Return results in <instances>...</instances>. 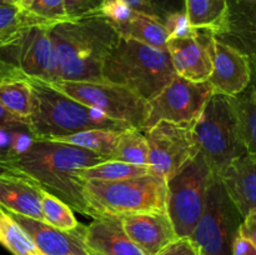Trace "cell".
<instances>
[{"label": "cell", "mask_w": 256, "mask_h": 255, "mask_svg": "<svg viewBox=\"0 0 256 255\" xmlns=\"http://www.w3.org/2000/svg\"><path fill=\"white\" fill-rule=\"evenodd\" d=\"M124 2H128L135 12H144V14L156 18L154 10H152V4H150V0H124Z\"/></svg>", "instance_id": "obj_41"}, {"label": "cell", "mask_w": 256, "mask_h": 255, "mask_svg": "<svg viewBox=\"0 0 256 255\" xmlns=\"http://www.w3.org/2000/svg\"><path fill=\"white\" fill-rule=\"evenodd\" d=\"M42 189L25 175L15 172L0 174V206L8 212L44 222Z\"/></svg>", "instance_id": "obj_18"}, {"label": "cell", "mask_w": 256, "mask_h": 255, "mask_svg": "<svg viewBox=\"0 0 256 255\" xmlns=\"http://www.w3.org/2000/svg\"><path fill=\"white\" fill-rule=\"evenodd\" d=\"M34 139L28 130L2 129L0 128V174L5 172L2 168L8 162L25 149Z\"/></svg>", "instance_id": "obj_32"}, {"label": "cell", "mask_w": 256, "mask_h": 255, "mask_svg": "<svg viewBox=\"0 0 256 255\" xmlns=\"http://www.w3.org/2000/svg\"><path fill=\"white\" fill-rule=\"evenodd\" d=\"M8 212L28 232L42 255H89L84 242L86 229L84 225L72 232H65L45 222Z\"/></svg>", "instance_id": "obj_15"}, {"label": "cell", "mask_w": 256, "mask_h": 255, "mask_svg": "<svg viewBox=\"0 0 256 255\" xmlns=\"http://www.w3.org/2000/svg\"><path fill=\"white\" fill-rule=\"evenodd\" d=\"M26 12L46 26L69 22L65 12L64 0H34Z\"/></svg>", "instance_id": "obj_31"}, {"label": "cell", "mask_w": 256, "mask_h": 255, "mask_svg": "<svg viewBox=\"0 0 256 255\" xmlns=\"http://www.w3.org/2000/svg\"><path fill=\"white\" fill-rule=\"evenodd\" d=\"M28 80L32 89L29 132L35 139L55 140L90 129L124 130L130 128L125 122L110 119L99 110L72 99L49 82Z\"/></svg>", "instance_id": "obj_3"}, {"label": "cell", "mask_w": 256, "mask_h": 255, "mask_svg": "<svg viewBox=\"0 0 256 255\" xmlns=\"http://www.w3.org/2000/svg\"><path fill=\"white\" fill-rule=\"evenodd\" d=\"M114 28L120 38L136 40L150 46L166 50L169 36L162 22L158 18L144 12H134L129 19L122 24L115 25Z\"/></svg>", "instance_id": "obj_22"}, {"label": "cell", "mask_w": 256, "mask_h": 255, "mask_svg": "<svg viewBox=\"0 0 256 255\" xmlns=\"http://www.w3.org/2000/svg\"><path fill=\"white\" fill-rule=\"evenodd\" d=\"M32 25L42 24L26 10H22L12 2L0 4V46L12 42L20 32Z\"/></svg>", "instance_id": "obj_28"}, {"label": "cell", "mask_w": 256, "mask_h": 255, "mask_svg": "<svg viewBox=\"0 0 256 255\" xmlns=\"http://www.w3.org/2000/svg\"><path fill=\"white\" fill-rule=\"evenodd\" d=\"M160 22L164 25L169 39L172 38H188L194 36L198 32L196 29L190 25L185 12H178L168 14Z\"/></svg>", "instance_id": "obj_33"}, {"label": "cell", "mask_w": 256, "mask_h": 255, "mask_svg": "<svg viewBox=\"0 0 256 255\" xmlns=\"http://www.w3.org/2000/svg\"><path fill=\"white\" fill-rule=\"evenodd\" d=\"M10 2L14 5H16L18 8H20L22 10H26L34 0H10Z\"/></svg>", "instance_id": "obj_42"}, {"label": "cell", "mask_w": 256, "mask_h": 255, "mask_svg": "<svg viewBox=\"0 0 256 255\" xmlns=\"http://www.w3.org/2000/svg\"><path fill=\"white\" fill-rule=\"evenodd\" d=\"M134 12L135 10L124 0H105L100 15L115 26L129 19Z\"/></svg>", "instance_id": "obj_35"}, {"label": "cell", "mask_w": 256, "mask_h": 255, "mask_svg": "<svg viewBox=\"0 0 256 255\" xmlns=\"http://www.w3.org/2000/svg\"><path fill=\"white\" fill-rule=\"evenodd\" d=\"M84 196L90 216L122 218L166 212V180L155 174L104 182L85 180Z\"/></svg>", "instance_id": "obj_5"}, {"label": "cell", "mask_w": 256, "mask_h": 255, "mask_svg": "<svg viewBox=\"0 0 256 255\" xmlns=\"http://www.w3.org/2000/svg\"><path fill=\"white\" fill-rule=\"evenodd\" d=\"M212 58V72L208 82L215 94L238 96L249 88L252 70L244 52L214 36Z\"/></svg>", "instance_id": "obj_14"}, {"label": "cell", "mask_w": 256, "mask_h": 255, "mask_svg": "<svg viewBox=\"0 0 256 255\" xmlns=\"http://www.w3.org/2000/svg\"><path fill=\"white\" fill-rule=\"evenodd\" d=\"M246 2H256V0H246Z\"/></svg>", "instance_id": "obj_45"}, {"label": "cell", "mask_w": 256, "mask_h": 255, "mask_svg": "<svg viewBox=\"0 0 256 255\" xmlns=\"http://www.w3.org/2000/svg\"><path fill=\"white\" fill-rule=\"evenodd\" d=\"M208 30H198L194 36L168 39L166 50L178 76L194 82H208L212 72V40Z\"/></svg>", "instance_id": "obj_13"}, {"label": "cell", "mask_w": 256, "mask_h": 255, "mask_svg": "<svg viewBox=\"0 0 256 255\" xmlns=\"http://www.w3.org/2000/svg\"><path fill=\"white\" fill-rule=\"evenodd\" d=\"M239 235L252 242L256 249V209L244 218L240 225Z\"/></svg>", "instance_id": "obj_39"}, {"label": "cell", "mask_w": 256, "mask_h": 255, "mask_svg": "<svg viewBox=\"0 0 256 255\" xmlns=\"http://www.w3.org/2000/svg\"><path fill=\"white\" fill-rule=\"evenodd\" d=\"M104 2L105 0H64L68 19L79 20L100 15Z\"/></svg>", "instance_id": "obj_34"}, {"label": "cell", "mask_w": 256, "mask_h": 255, "mask_svg": "<svg viewBox=\"0 0 256 255\" xmlns=\"http://www.w3.org/2000/svg\"><path fill=\"white\" fill-rule=\"evenodd\" d=\"M60 80L104 82L102 64L120 35L102 15L59 22L49 29Z\"/></svg>", "instance_id": "obj_2"}, {"label": "cell", "mask_w": 256, "mask_h": 255, "mask_svg": "<svg viewBox=\"0 0 256 255\" xmlns=\"http://www.w3.org/2000/svg\"><path fill=\"white\" fill-rule=\"evenodd\" d=\"M42 212L44 222L60 230L72 232L82 226L75 218L72 208L45 190H42Z\"/></svg>", "instance_id": "obj_29"}, {"label": "cell", "mask_w": 256, "mask_h": 255, "mask_svg": "<svg viewBox=\"0 0 256 255\" xmlns=\"http://www.w3.org/2000/svg\"><path fill=\"white\" fill-rule=\"evenodd\" d=\"M149 145V168L168 180L200 152L192 128L159 122L144 130Z\"/></svg>", "instance_id": "obj_12"}, {"label": "cell", "mask_w": 256, "mask_h": 255, "mask_svg": "<svg viewBox=\"0 0 256 255\" xmlns=\"http://www.w3.org/2000/svg\"><path fill=\"white\" fill-rule=\"evenodd\" d=\"M122 130L112 129H90L68 136L58 138L55 142L72 144L75 146L84 148L98 155H102L105 159L112 160L118 139Z\"/></svg>", "instance_id": "obj_24"}, {"label": "cell", "mask_w": 256, "mask_h": 255, "mask_svg": "<svg viewBox=\"0 0 256 255\" xmlns=\"http://www.w3.org/2000/svg\"><path fill=\"white\" fill-rule=\"evenodd\" d=\"M89 255H145L122 229L120 218H95L85 229Z\"/></svg>", "instance_id": "obj_17"}, {"label": "cell", "mask_w": 256, "mask_h": 255, "mask_svg": "<svg viewBox=\"0 0 256 255\" xmlns=\"http://www.w3.org/2000/svg\"><path fill=\"white\" fill-rule=\"evenodd\" d=\"M246 90L235 96V102L245 149L248 154L256 158V105L252 102Z\"/></svg>", "instance_id": "obj_30"}, {"label": "cell", "mask_w": 256, "mask_h": 255, "mask_svg": "<svg viewBox=\"0 0 256 255\" xmlns=\"http://www.w3.org/2000/svg\"><path fill=\"white\" fill-rule=\"evenodd\" d=\"M105 160L108 159L84 148L34 138L22 152L2 162V168L4 172L25 175L72 210L90 216L82 192L85 180L79 172Z\"/></svg>", "instance_id": "obj_1"}, {"label": "cell", "mask_w": 256, "mask_h": 255, "mask_svg": "<svg viewBox=\"0 0 256 255\" xmlns=\"http://www.w3.org/2000/svg\"><path fill=\"white\" fill-rule=\"evenodd\" d=\"M146 174H152L149 166L129 164L119 160H105L92 166L85 168L79 172L82 180H104V182L130 179Z\"/></svg>", "instance_id": "obj_27"}, {"label": "cell", "mask_w": 256, "mask_h": 255, "mask_svg": "<svg viewBox=\"0 0 256 255\" xmlns=\"http://www.w3.org/2000/svg\"><path fill=\"white\" fill-rule=\"evenodd\" d=\"M215 36L244 52L256 75V2H229L228 28Z\"/></svg>", "instance_id": "obj_20"}, {"label": "cell", "mask_w": 256, "mask_h": 255, "mask_svg": "<svg viewBox=\"0 0 256 255\" xmlns=\"http://www.w3.org/2000/svg\"><path fill=\"white\" fill-rule=\"evenodd\" d=\"M156 255H202V252L190 238H176Z\"/></svg>", "instance_id": "obj_36"}, {"label": "cell", "mask_w": 256, "mask_h": 255, "mask_svg": "<svg viewBox=\"0 0 256 255\" xmlns=\"http://www.w3.org/2000/svg\"><path fill=\"white\" fill-rule=\"evenodd\" d=\"M0 245L12 255H42L28 232L0 206Z\"/></svg>", "instance_id": "obj_26"}, {"label": "cell", "mask_w": 256, "mask_h": 255, "mask_svg": "<svg viewBox=\"0 0 256 255\" xmlns=\"http://www.w3.org/2000/svg\"><path fill=\"white\" fill-rule=\"evenodd\" d=\"M112 160L149 166V145L144 130L134 126L122 130Z\"/></svg>", "instance_id": "obj_25"}, {"label": "cell", "mask_w": 256, "mask_h": 255, "mask_svg": "<svg viewBox=\"0 0 256 255\" xmlns=\"http://www.w3.org/2000/svg\"><path fill=\"white\" fill-rule=\"evenodd\" d=\"M192 132L200 152L216 175L238 158L248 154L235 96L212 94Z\"/></svg>", "instance_id": "obj_6"}, {"label": "cell", "mask_w": 256, "mask_h": 255, "mask_svg": "<svg viewBox=\"0 0 256 255\" xmlns=\"http://www.w3.org/2000/svg\"><path fill=\"white\" fill-rule=\"evenodd\" d=\"M0 128L2 129H15V130H28L29 132V122L24 119L15 116L12 112H8L0 104Z\"/></svg>", "instance_id": "obj_38"}, {"label": "cell", "mask_w": 256, "mask_h": 255, "mask_svg": "<svg viewBox=\"0 0 256 255\" xmlns=\"http://www.w3.org/2000/svg\"><path fill=\"white\" fill-rule=\"evenodd\" d=\"M9 2H10V0H0V4H9Z\"/></svg>", "instance_id": "obj_44"}, {"label": "cell", "mask_w": 256, "mask_h": 255, "mask_svg": "<svg viewBox=\"0 0 256 255\" xmlns=\"http://www.w3.org/2000/svg\"><path fill=\"white\" fill-rule=\"evenodd\" d=\"M0 104L15 116L29 122L32 109V84L25 78L0 80Z\"/></svg>", "instance_id": "obj_23"}, {"label": "cell", "mask_w": 256, "mask_h": 255, "mask_svg": "<svg viewBox=\"0 0 256 255\" xmlns=\"http://www.w3.org/2000/svg\"><path fill=\"white\" fill-rule=\"evenodd\" d=\"M102 80L122 85L150 100L175 76L168 50L120 38L105 58Z\"/></svg>", "instance_id": "obj_4"}, {"label": "cell", "mask_w": 256, "mask_h": 255, "mask_svg": "<svg viewBox=\"0 0 256 255\" xmlns=\"http://www.w3.org/2000/svg\"><path fill=\"white\" fill-rule=\"evenodd\" d=\"M214 175L199 152L166 182V212L178 238H190L194 232Z\"/></svg>", "instance_id": "obj_7"}, {"label": "cell", "mask_w": 256, "mask_h": 255, "mask_svg": "<svg viewBox=\"0 0 256 255\" xmlns=\"http://www.w3.org/2000/svg\"><path fill=\"white\" fill-rule=\"evenodd\" d=\"M242 220L244 218L215 174L202 216L190 239L196 244L202 255H232Z\"/></svg>", "instance_id": "obj_9"}, {"label": "cell", "mask_w": 256, "mask_h": 255, "mask_svg": "<svg viewBox=\"0 0 256 255\" xmlns=\"http://www.w3.org/2000/svg\"><path fill=\"white\" fill-rule=\"evenodd\" d=\"M248 92H249V96H250V99H252V102L256 105V85L255 86H252V89L248 90Z\"/></svg>", "instance_id": "obj_43"}, {"label": "cell", "mask_w": 256, "mask_h": 255, "mask_svg": "<svg viewBox=\"0 0 256 255\" xmlns=\"http://www.w3.org/2000/svg\"><path fill=\"white\" fill-rule=\"evenodd\" d=\"M122 229L145 255H156L178 238L168 212H144L120 218Z\"/></svg>", "instance_id": "obj_16"}, {"label": "cell", "mask_w": 256, "mask_h": 255, "mask_svg": "<svg viewBox=\"0 0 256 255\" xmlns=\"http://www.w3.org/2000/svg\"><path fill=\"white\" fill-rule=\"evenodd\" d=\"M218 176L242 218L256 209V158H238Z\"/></svg>", "instance_id": "obj_19"}, {"label": "cell", "mask_w": 256, "mask_h": 255, "mask_svg": "<svg viewBox=\"0 0 256 255\" xmlns=\"http://www.w3.org/2000/svg\"><path fill=\"white\" fill-rule=\"evenodd\" d=\"M150 4L159 20L172 12H185V0H150Z\"/></svg>", "instance_id": "obj_37"}, {"label": "cell", "mask_w": 256, "mask_h": 255, "mask_svg": "<svg viewBox=\"0 0 256 255\" xmlns=\"http://www.w3.org/2000/svg\"><path fill=\"white\" fill-rule=\"evenodd\" d=\"M212 94H215L214 89L208 82H194L175 75L169 84L148 100L142 130L159 122L192 128Z\"/></svg>", "instance_id": "obj_11"}, {"label": "cell", "mask_w": 256, "mask_h": 255, "mask_svg": "<svg viewBox=\"0 0 256 255\" xmlns=\"http://www.w3.org/2000/svg\"><path fill=\"white\" fill-rule=\"evenodd\" d=\"M50 26L32 25L0 46V74L45 82L60 80Z\"/></svg>", "instance_id": "obj_8"}, {"label": "cell", "mask_w": 256, "mask_h": 255, "mask_svg": "<svg viewBox=\"0 0 256 255\" xmlns=\"http://www.w3.org/2000/svg\"><path fill=\"white\" fill-rule=\"evenodd\" d=\"M232 255H256V249L252 242L239 235L235 242Z\"/></svg>", "instance_id": "obj_40"}, {"label": "cell", "mask_w": 256, "mask_h": 255, "mask_svg": "<svg viewBox=\"0 0 256 255\" xmlns=\"http://www.w3.org/2000/svg\"><path fill=\"white\" fill-rule=\"evenodd\" d=\"M185 14L196 30L224 32L229 22V0H185Z\"/></svg>", "instance_id": "obj_21"}, {"label": "cell", "mask_w": 256, "mask_h": 255, "mask_svg": "<svg viewBox=\"0 0 256 255\" xmlns=\"http://www.w3.org/2000/svg\"><path fill=\"white\" fill-rule=\"evenodd\" d=\"M50 85L72 99L99 110L110 119L142 130L148 114V100L122 85L72 80H58Z\"/></svg>", "instance_id": "obj_10"}]
</instances>
